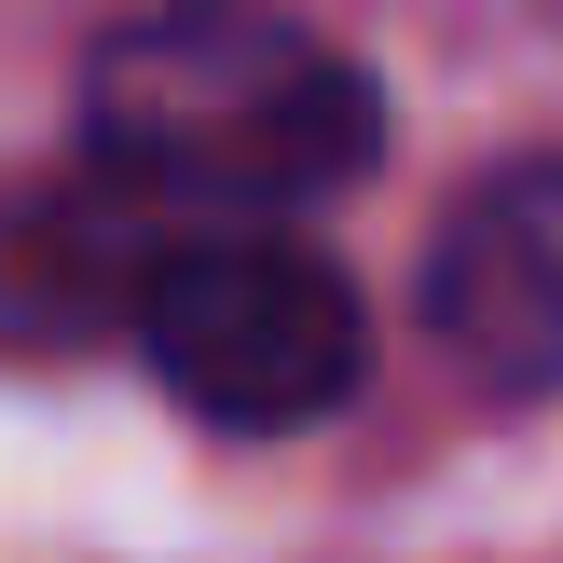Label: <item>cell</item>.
Instances as JSON below:
<instances>
[{
    "mask_svg": "<svg viewBox=\"0 0 563 563\" xmlns=\"http://www.w3.org/2000/svg\"><path fill=\"white\" fill-rule=\"evenodd\" d=\"M137 357L165 372V399L207 412V427H317L357 399V289L289 234H179L137 289Z\"/></svg>",
    "mask_w": 563,
    "mask_h": 563,
    "instance_id": "cell-2",
    "label": "cell"
},
{
    "mask_svg": "<svg viewBox=\"0 0 563 563\" xmlns=\"http://www.w3.org/2000/svg\"><path fill=\"white\" fill-rule=\"evenodd\" d=\"M82 152L152 207H317L385 152V97L275 0H165L97 42Z\"/></svg>",
    "mask_w": 563,
    "mask_h": 563,
    "instance_id": "cell-1",
    "label": "cell"
},
{
    "mask_svg": "<svg viewBox=\"0 0 563 563\" xmlns=\"http://www.w3.org/2000/svg\"><path fill=\"white\" fill-rule=\"evenodd\" d=\"M427 330L482 385H563V165H509L440 220Z\"/></svg>",
    "mask_w": 563,
    "mask_h": 563,
    "instance_id": "cell-3",
    "label": "cell"
},
{
    "mask_svg": "<svg viewBox=\"0 0 563 563\" xmlns=\"http://www.w3.org/2000/svg\"><path fill=\"white\" fill-rule=\"evenodd\" d=\"M152 262L165 247L137 234V220L27 192V207H0V330H14V344H82V330H110V317L137 330Z\"/></svg>",
    "mask_w": 563,
    "mask_h": 563,
    "instance_id": "cell-4",
    "label": "cell"
}]
</instances>
